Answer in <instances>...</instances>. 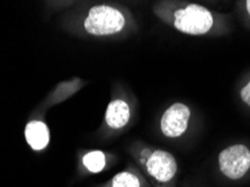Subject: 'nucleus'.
Listing matches in <instances>:
<instances>
[{"mask_svg":"<svg viewBox=\"0 0 250 187\" xmlns=\"http://www.w3.org/2000/svg\"><path fill=\"white\" fill-rule=\"evenodd\" d=\"M168 8L161 9L160 18L178 32L186 35L203 36L224 32V16L207 7L192 2H171Z\"/></svg>","mask_w":250,"mask_h":187,"instance_id":"1","label":"nucleus"},{"mask_svg":"<svg viewBox=\"0 0 250 187\" xmlns=\"http://www.w3.org/2000/svg\"><path fill=\"white\" fill-rule=\"evenodd\" d=\"M133 155L154 187H175L178 164L174 155L166 150L150 147L139 148Z\"/></svg>","mask_w":250,"mask_h":187,"instance_id":"2","label":"nucleus"},{"mask_svg":"<svg viewBox=\"0 0 250 187\" xmlns=\"http://www.w3.org/2000/svg\"><path fill=\"white\" fill-rule=\"evenodd\" d=\"M127 19L124 13L111 5L93 6L83 19V29L87 34L98 36H112L123 32Z\"/></svg>","mask_w":250,"mask_h":187,"instance_id":"3","label":"nucleus"},{"mask_svg":"<svg viewBox=\"0 0 250 187\" xmlns=\"http://www.w3.org/2000/svg\"><path fill=\"white\" fill-rule=\"evenodd\" d=\"M219 170L230 181H239L250 170V150L237 144L224 148L218 157Z\"/></svg>","mask_w":250,"mask_h":187,"instance_id":"4","label":"nucleus"},{"mask_svg":"<svg viewBox=\"0 0 250 187\" xmlns=\"http://www.w3.org/2000/svg\"><path fill=\"white\" fill-rule=\"evenodd\" d=\"M192 111L188 105L182 102L171 104L160 119V130L165 137L179 138L188 129Z\"/></svg>","mask_w":250,"mask_h":187,"instance_id":"5","label":"nucleus"},{"mask_svg":"<svg viewBox=\"0 0 250 187\" xmlns=\"http://www.w3.org/2000/svg\"><path fill=\"white\" fill-rule=\"evenodd\" d=\"M131 119L130 105L122 99H115L109 102L105 112V122L114 130L122 129Z\"/></svg>","mask_w":250,"mask_h":187,"instance_id":"6","label":"nucleus"},{"mask_svg":"<svg viewBox=\"0 0 250 187\" xmlns=\"http://www.w3.org/2000/svg\"><path fill=\"white\" fill-rule=\"evenodd\" d=\"M25 138L29 147L33 150L40 152L45 148L50 142L49 128L43 121H31L25 127Z\"/></svg>","mask_w":250,"mask_h":187,"instance_id":"7","label":"nucleus"},{"mask_svg":"<svg viewBox=\"0 0 250 187\" xmlns=\"http://www.w3.org/2000/svg\"><path fill=\"white\" fill-rule=\"evenodd\" d=\"M142 177L134 170H124L116 174L106 187H143Z\"/></svg>","mask_w":250,"mask_h":187,"instance_id":"8","label":"nucleus"},{"mask_svg":"<svg viewBox=\"0 0 250 187\" xmlns=\"http://www.w3.org/2000/svg\"><path fill=\"white\" fill-rule=\"evenodd\" d=\"M83 165L91 174H97L106 167V155L101 150H93L83 157Z\"/></svg>","mask_w":250,"mask_h":187,"instance_id":"9","label":"nucleus"},{"mask_svg":"<svg viewBox=\"0 0 250 187\" xmlns=\"http://www.w3.org/2000/svg\"><path fill=\"white\" fill-rule=\"evenodd\" d=\"M240 97H241V100L250 107V81L241 89Z\"/></svg>","mask_w":250,"mask_h":187,"instance_id":"10","label":"nucleus"},{"mask_svg":"<svg viewBox=\"0 0 250 187\" xmlns=\"http://www.w3.org/2000/svg\"><path fill=\"white\" fill-rule=\"evenodd\" d=\"M245 3H246V8H247V12H248L249 16H250V0H248V1H246Z\"/></svg>","mask_w":250,"mask_h":187,"instance_id":"11","label":"nucleus"}]
</instances>
